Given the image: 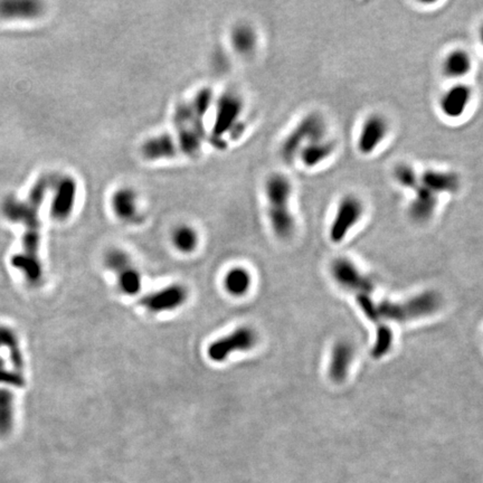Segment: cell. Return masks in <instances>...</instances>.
Here are the masks:
<instances>
[{"label":"cell","instance_id":"11","mask_svg":"<svg viewBox=\"0 0 483 483\" xmlns=\"http://www.w3.org/2000/svg\"><path fill=\"white\" fill-rule=\"evenodd\" d=\"M439 201V196L419 185L414 190L413 198L408 205V216L415 223H426L437 212Z\"/></svg>","mask_w":483,"mask_h":483},{"label":"cell","instance_id":"10","mask_svg":"<svg viewBox=\"0 0 483 483\" xmlns=\"http://www.w3.org/2000/svg\"><path fill=\"white\" fill-rule=\"evenodd\" d=\"M421 185L431 190L435 195H453L460 190L461 178L451 170L426 169L419 174Z\"/></svg>","mask_w":483,"mask_h":483},{"label":"cell","instance_id":"5","mask_svg":"<svg viewBox=\"0 0 483 483\" xmlns=\"http://www.w3.org/2000/svg\"><path fill=\"white\" fill-rule=\"evenodd\" d=\"M257 336L250 327H241L214 341L207 349L210 361L223 363L234 352H248L257 344Z\"/></svg>","mask_w":483,"mask_h":483},{"label":"cell","instance_id":"24","mask_svg":"<svg viewBox=\"0 0 483 483\" xmlns=\"http://www.w3.org/2000/svg\"><path fill=\"white\" fill-rule=\"evenodd\" d=\"M234 44L241 52L250 51L254 45V35L250 30L246 27L236 30L235 34H234Z\"/></svg>","mask_w":483,"mask_h":483},{"label":"cell","instance_id":"16","mask_svg":"<svg viewBox=\"0 0 483 483\" xmlns=\"http://www.w3.org/2000/svg\"><path fill=\"white\" fill-rule=\"evenodd\" d=\"M7 350L12 370L23 373L24 356L17 332L10 327L0 325V349Z\"/></svg>","mask_w":483,"mask_h":483},{"label":"cell","instance_id":"6","mask_svg":"<svg viewBox=\"0 0 483 483\" xmlns=\"http://www.w3.org/2000/svg\"><path fill=\"white\" fill-rule=\"evenodd\" d=\"M105 266L117 275L118 284L123 293L134 295L141 289V275L132 264L128 254L121 250H111L105 254Z\"/></svg>","mask_w":483,"mask_h":483},{"label":"cell","instance_id":"14","mask_svg":"<svg viewBox=\"0 0 483 483\" xmlns=\"http://www.w3.org/2000/svg\"><path fill=\"white\" fill-rule=\"evenodd\" d=\"M76 196V185L73 179L64 178L60 183L59 190L52 205V215L54 219L64 221L73 210Z\"/></svg>","mask_w":483,"mask_h":483},{"label":"cell","instance_id":"15","mask_svg":"<svg viewBox=\"0 0 483 483\" xmlns=\"http://www.w3.org/2000/svg\"><path fill=\"white\" fill-rule=\"evenodd\" d=\"M111 205L120 219L132 221L138 216V198L136 192L129 188L117 190L112 196Z\"/></svg>","mask_w":483,"mask_h":483},{"label":"cell","instance_id":"8","mask_svg":"<svg viewBox=\"0 0 483 483\" xmlns=\"http://www.w3.org/2000/svg\"><path fill=\"white\" fill-rule=\"evenodd\" d=\"M188 291L183 284H172L145 295L140 304L154 313L174 311L186 302Z\"/></svg>","mask_w":483,"mask_h":483},{"label":"cell","instance_id":"1","mask_svg":"<svg viewBox=\"0 0 483 483\" xmlns=\"http://www.w3.org/2000/svg\"><path fill=\"white\" fill-rule=\"evenodd\" d=\"M48 183L42 181L33 192L32 201L30 204H21L19 201H8L5 205V214L12 221H21L26 227L23 237V250L12 257V268L21 272L26 282L32 286L41 284L44 277L43 264L39 257V244H41V232H39V219L38 208L41 205L44 190Z\"/></svg>","mask_w":483,"mask_h":483},{"label":"cell","instance_id":"19","mask_svg":"<svg viewBox=\"0 0 483 483\" xmlns=\"http://www.w3.org/2000/svg\"><path fill=\"white\" fill-rule=\"evenodd\" d=\"M250 273L245 268H234L225 277V289L234 297H241L250 286Z\"/></svg>","mask_w":483,"mask_h":483},{"label":"cell","instance_id":"9","mask_svg":"<svg viewBox=\"0 0 483 483\" xmlns=\"http://www.w3.org/2000/svg\"><path fill=\"white\" fill-rule=\"evenodd\" d=\"M473 98V89L464 83L452 85L439 98V111L448 119L457 120L463 117Z\"/></svg>","mask_w":483,"mask_h":483},{"label":"cell","instance_id":"20","mask_svg":"<svg viewBox=\"0 0 483 483\" xmlns=\"http://www.w3.org/2000/svg\"><path fill=\"white\" fill-rule=\"evenodd\" d=\"M393 178L395 183L403 190L413 192L421 185L419 172L408 163H399L394 168Z\"/></svg>","mask_w":483,"mask_h":483},{"label":"cell","instance_id":"4","mask_svg":"<svg viewBox=\"0 0 483 483\" xmlns=\"http://www.w3.org/2000/svg\"><path fill=\"white\" fill-rule=\"evenodd\" d=\"M365 214L364 201L355 194H347L336 207L330 224L329 236L334 243H341L358 225Z\"/></svg>","mask_w":483,"mask_h":483},{"label":"cell","instance_id":"18","mask_svg":"<svg viewBox=\"0 0 483 483\" xmlns=\"http://www.w3.org/2000/svg\"><path fill=\"white\" fill-rule=\"evenodd\" d=\"M41 3L36 1H3L0 15L3 17H34L41 12Z\"/></svg>","mask_w":483,"mask_h":483},{"label":"cell","instance_id":"21","mask_svg":"<svg viewBox=\"0 0 483 483\" xmlns=\"http://www.w3.org/2000/svg\"><path fill=\"white\" fill-rule=\"evenodd\" d=\"M172 243L178 250L183 253H190L198 245V235L190 226H178L172 233Z\"/></svg>","mask_w":483,"mask_h":483},{"label":"cell","instance_id":"23","mask_svg":"<svg viewBox=\"0 0 483 483\" xmlns=\"http://www.w3.org/2000/svg\"><path fill=\"white\" fill-rule=\"evenodd\" d=\"M335 354H334V376L344 375L346 372V367L344 364H348V361L352 359V348L347 344H341L336 347Z\"/></svg>","mask_w":483,"mask_h":483},{"label":"cell","instance_id":"12","mask_svg":"<svg viewBox=\"0 0 483 483\" xmlns=\"http://www.w3.org/2000/svg\"><path fill=\"white\" fill-rule=\"evenodd\" d=\"M336 150H337V143L335 140L328 139L326 137L312 141L306 147H303L298 154V157L300 158L303 166H306L307 168H316L330 159Z\"/></svg>","mask_w":483,"mask_h":483},{"label":"cell","instance_id":"2","mask_svg":"<svg viewBox=\"0 0 483 483\" xmlns=\"http://www.w3.org/2000/svg\"><path fill=\"white\" fill-rule=\"evenodd\" d=\"M292 183L283 174H273L264 183V196L274 234L279 239H290L295 230V219L291 210Z\"/></svg>","mask_w":483,"mask_h":483},{"label":"cell","instance_id":"3","mask_svg":"<svg viewBox=\"0 0 483 483\" xmlns=\"http://www.w3.org/2000/svg\"><path fill=\"white\" fill-rule=\"evenodd\" d=\"M327 137V122L320 113L312 112L307 114L295 128L283 141L281 154L284 161H291L301 152L303 147L316 140Z\"/></svg>","mask_w":483,"mask_h":483},{"label":"cell","instance_id":"17","mask_svg":"<svg viewBox=\"0 0 483 483\" xmlns=\"http://www.w3.org/2000/svg\"><path fill=\"white\" fill-rule=\"evenodd\" d=\"M15 425V395L7 388H0V437L12 433Z\"/></svg>","mask_w":483,"mask_h":483},{"label":"cell","instance_id":"13","mask_svg":"<svg viewBox=\"0 0 483 483\" xmlns=\"http://www.w3.org/2000/svg\"><path fill=\"white\" fill-rule=\"evenodd\" d=\"M473 69V60L468 51L454 48L446 54L442 62V72L446 78L461 80Z\"/></svg>","mask_w":483,"mask_h":483},{"label":"cell","instance_id":"7","mask_svg":"<svg viewBox=\"0 0 483 483\" xmlns=\"http://www.w3.org/2000/svg\"><path fill=\"white\" fill-rule=\"evenodd\" d=\"M390 132V122L383 114L368 116L361 125L357 138V149L363 156H370L381 146Z\"/></svg>","mask_w":483,"mask_h":483},{"label":"cell","instance_id":"25","mask_svg":"<svg viewBox=\"0 0 483 483\" xmlns=\"http://www.w3.org/2000/svg\"><path fill=\"white\" fill-rule=\"evenodd\" d=\"M479 38H480V43L483 47V24L481 25L480 30H479Z\"/></svg>","mask_w":483,"mask_h":483},{"label":"cell","instance_id":"22","mask_svg":"<svg viewBox=\"0 0 483 483\" xmlns=\"http://www.w3.org/2000/svg\"><path fill=\"white\" fill-rule=\"evenodd\" d=\"M26 379L23 373L10 370L6 366V361L0 357V386L7 388H24Z\"/></svg>","mask_w":483,"mask_h":483}]
</instances>
